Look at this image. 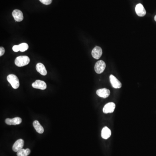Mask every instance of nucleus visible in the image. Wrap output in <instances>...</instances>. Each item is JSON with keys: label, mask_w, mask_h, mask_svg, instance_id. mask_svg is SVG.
Masks as SVG:
<instances>
[{"label": "nucleus", "mask_w": 156, "mask_h": 156, "mask_svg": "<svg viewBox=\"0 0 156 156\" xmlns=\"http://www.w3.org/2000/svg\"><path fill=\"white\" fill-rule=\"evenodd\" d=\"M37 71L43 76H46L48 73L44 65L42 63H38L36 65Z\"/></svg>", "instance_id": "14"}, {"label": "nucleus", "mask_w": 156, "mask_h": 156, "mask_svg": "<svg viewBox=\"0 0 156 156\" xmlns=\"http://www.w3.org/2000/svg\"><path fill=\"white\" fill-rule=\"evenodd\" d=\"M115 108V104L113 102H109L105 104L103 109L104 114L111 113L113 112Z\"/></svg>", "instance_id": "4"}, {"label": "nucleus", "mask_w": 156, "mask_h": 156, "mask_svg": "<svg viewBox=\"0 0 156 156\" xmlns=\"http://www.w3.org/2000/svg\"><path fill=\"white\" fill-rule=\"evenodd\" d=\"M30 153V150L28 148L26 149H21L17 152V156H28Z\"/></svg>", "instance_id": "16"}, {"label": "nucleus", "mask_w": 156, "mask_h": 156, "mask_svg": "<svg viewBox=\"0 0 156 156\" xmlns=\"http://www.w3.org/2000/svg\"><path fill=\"white\" fill-rule=\"evenodd\" d=\"M135 12L139 17H144L146 14V11L141 4H138L136 6Z\"/></svg>", "instance_id": "9"}, {"label": "nucleus", "mask_w": 156, "mask_h": 156, "mask_svg": "<svg viewBox=\"0 0 156 156\" xmlns=\"http://www.w3.org/2000/svg\"><path fill=\"white\" fill-rule=\"evenodd\" d=\"M5 53V50L3 47L0 48V56H1L4 54Z\"/></svg>", "instance_id": "20"}, {"label": "nucleus", "mask_w": 156, "mask_h": 156, "mask_svg": "<svg viewBox=\"0 0 156 156\" xmlns=\"http://www.w3.org/2000/svg\"><path fill=\"white\" fill-rule=\"evenodd\" d=\"M110 81L113 87L114 88H120L121 87V82L118 79L112 75H111L109 76Z\"/></svg>", "instance_id": "8"}, {"label": "nucleus", "mask_w": 156, "mask_h": 156, "mask_svg": "<svg viewBox=\"0 0 156 156\" xmlns=\"http://www.w3.org/2000/svg\"><path fill=\"white\" fill-rule=\"evenodd\" d=\"M97 95L103 98H106L110 96V91L106 88L98 89L96 91Z\"/></svg>", "instance_id": "10"}, {"label": "nucleus", "mask_w": 156, "mask_h": 156, "mask_svg": "<svg viewBox=\"0 0 156 156\" xmlns=\"http://www.w3.org/2000/svg\"><path fill=\"white\" fill-rule=\"evenodd\" d=\"M106 67V64L104 61L99 60L96 63L95 66V70L98 74H101L103 72Z\"/></svg>", "instance_id": "3"}, {"label": "nucleus", "mask_w": 156, "mask_h": 156, "mask_svg": "<svg viewBox=\"0 0 156 156\" xmlns=\"http://www.w3.org/2000/svg\"><path fill=\"white\" fill-rule=\"evenodd\" d=\"M154 20H155V21H156V15H155V17H154Z\"/></svg>", "instance_id": "21"}, {"label": "nucleus", "mask_w": 156, "mask_h": 156, "mask_svg": "<svg viewBox=\"0 0 156 156\" xmlns=\"http://www.w3.org/2000/svg\"><path fill=\"white\" fill-rule=\"evenodd\" d=\"M30 62V59L28 56H19L17 57L15 60V64L18 67H22L28 64Z\"/></svg>", "instance_id": "1"}, {"label": "nucleus", "mask_w": 156, "mask_h": 156, "mask_svg": "<svg viewBox=\"0 0 156 156\" xmlns=\"http://www.w3.org/2000/svg\"><path fill=\"white\" fill-rule=\"evenodd\" d=\"M12 16L16 21L21 22L23 19V14L21 11L19 10H14L12 12Z\"/></svg>", "instance_id": "11"}, {"label": "nucleus", "mask_w": 156, "mask_h": 156, "mask_svg": "<svg viewBox=\"0 0 156 156\" xmlns=\"http://www.w3.org/2000/svg\"><path fill=\"white\" fill-rule=\"evenodd\" d=\"M102 54V50L99 46H96L92 50V56L94 59L98 60L101 57Z\"/></svg>", "instance_id": "5"}, {"label": "nucleus", "mask_w": 156, "mask_h": 156, "mask_svg": "<svg viewBox=\"0 0 156 156\" xmlns=\"http://www.w3.org/2000/svg\"><path fill=\"white\" fill-rule=\"evenodd\" d=\"M7 80L14 89H17L20 86L19 80L17 77L13 74H10L7 76Z\"/></svg>", "instance_id": "2"}, {"label": "nucleus", "mask_w": 156, "mask_h": 156, "mask_svg": "<svg viewBox=\"0 0 156 156\" xmlns=\"http://www.w3.org/2000/svg\"><path fill=\"white\" fill-rule=\"evenodd\" d=\"M112 132L111 130L107 127H104L102 129L101 136L103 139H107L111 137Z\"/></svg>", "instance_id": "13"}, {"label": "nucleus", "mask_w": 156, "mask_h": 156, "mask_svg": "<svg viewBox=\"0 0 156 156\" xmlns=\"http://www.w3.org/2000/svg\"><path fill=\"white\" fill-rule=\"evenodd\" d=\"M32 86L33 88L41 89V90H45L46 89V87H47L45 82L40 80H37L35 82L32 83Z\"/></svg>", "instance_id": "6"}, {"label": "nucleus", "mask_w": 156, "mask_h": 156, "mask_svg": "<svg viewBox=\"0 0 156 156\" xmlns=\"http://www.w3.org/2000/svg\"><path fill=\"white\" fill-rule=\"evenodd\" d=\"M33 126L37 132L39 134H43L44 129L38 121H35L33 122Z\"/></svg>", "instance_id": "15"}, {"label": "nucleus", "mask_w": 156, "mask_h": 156, "mask_svg": "<svg viewBox=\"0 0 156 156\" xmlns=\"http://www.w3.org/2000/svg\"><path fill=\"white\" fill-rule=\"evenodd\" d=\"M19 49L21 52H24L27 50L29 48L28 45L26 43H22L19 45Z\"/></svg>", "instance_id": "17"}, {"label": "nucleus", "mask_w": 156, "mask_h": 156, "mask_svg": "<svg viewBox=\"0 0 156 156\" xmlns=\"http://www.w3.org/2000/svg\"><path fill=\"white\" fill-rule=\"evenodd\" d=\"M44 5H49L51 4L52 0H39Z\"/></svg>", "instance_id": "18"}, {"label": "nucleus", "mask_w": 156, "mask_h": 156, "mask_svg": "<svg viewBox=\"0 0 156 156\" xmlns=\"http://www.w3.org/2000/svg\"><path fill=\"white\" fill-rule=\"evenodd\" d=\"M24 145V141L23 139H18L13 144L12 147L13 151L18 152L19 150L22 149Z\"/></svg>", "instance_id": "7"}, {"label": "nucleus", "mask_w": 156, "mask_h": 156, "mask_svg": "<svg viewBox=\"0 0 156 156\" xmlns=\"http://www.w3.org/2000/svg\"><path fill=\"white\" fill-rule=\"evenodd\" d=\"M21 122L22 119L20 117H15L12 119H7L5 120V123L9 125H19Z\"/></svg>", "instance_id": "12"}, {"label": "nucleus", "mask_w": 156, "mask_h": 156, "mask_svg": "<svg viewBox=\"0 0 156 156\" xmlns=\"http://www.w3.org/2000/svg\"><path fill=\"white\" fill-rule=\"evenodd\" d=\"M13 50L14 52H17L18 51H20V49H19V45H15L13 47Z\"/></svg>", "instance_id": "19"}]
</instances>
